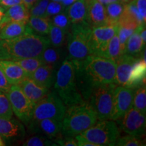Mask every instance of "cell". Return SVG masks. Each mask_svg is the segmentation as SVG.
I'll list each match as a JSON object with an SVG mask.
<instances>
[{"instance_id":"obj_16","label":"cell","mask_w":146,"mask_h":146,"mask_svg":"<svg viewBox=\"0 0 146 146\" xmlns=\"http://www.w3.org/2000/svg\"><path fill=\"white\" fill-rule=\"evenodd\" d=\"M25 128L21 122L14 118H0V135L5 139H14L23 137Z\"/></svg>"},{"instance_id":"obj_41","label":"cell","mask_w":146,"mask_h":146,"mask_svg":"<svg viewBox=\"0 0 146 146\" xmlns=\"http://www.w3.org/2000/svg\"><path fill=\"white\" fill-rule=\"evenodd\" d=\"M10 86L11 85L8 83L4 73L0 68V91H3L5 94H7Z\"/></svg>"},{"instance_id":"obj_19","label":"cell","mask_w":146,"mask_h":146,"mask_svg":"<svg viewBox=\"0 0 146 146\" xmlns=\"http://www.w3.org/2000/svg\"><path fill=\"white\" fill-rule=\"evenodd\" d=\"M30 16L29 10L23 3L14 5L5 10L1 27L10 22L27 24Z\"/></svg>"},{"instance_id":"obj_45","label":"cell","mask_w":146,"mask_h":146,"mask_svg":"<svg viewBox=\"0 0 146 146\" xmlns=\"http://www.w3.org/2000/svg\"><path fill=\"white\" fill-rule=\"evenodd\" d=\"M99 2L104 5V6H106V5L110 4V3H114V2H118V1H120V0H98Z\"/></svg>"},{"instance_id":"obj_33","label":"cell","mask_w":146,"mask_h":146,"mask_svg":"<svg viewBox=\"0 0 146 146\" xmlns=\"http://www.w3.org/2000/svg\"><path fill=\"white\" fill-rule=\"evenodd\" d=\"M13 116V111L6 94L0 91V118H11Z\"/></svg>"},{"instance_id":"obj_17","label":"cell","mask_w":146,"mask_h":146,"mask_svg":"<svg viewBox=\"0 0 146 146\" xmlns=\"http://www.w3.org/2000/svg\"><path fill=\"white\" fill-rule=\"evenodd\" d=\"M0 68L10 85H18L28 77L25 70L13 60H0Z\"/></svg>"},{"instance_id":"obj_24","label":"cell","mask_w":146,"mask_h":146,"mask_svg":"<svg viewBox=\"0 0 146 146\" xmlns=\"http://www.w3.org/2000/svg\"><path fill=\"white\" fill-rule=\"evenodd\" d=\"M141 26L142 25L138 27L129 38L124 54L135 58H141L140 56L143 55L145 44L143 43L139 35V31Z\"/></svg>"},{"instance_id":"obj_48","label":"cell","mask_w":146,"mask_h":146,"mask_svg":"<svg viewBox=\"0 0 146 146\" xmlns=\"http://www.w3.org/2000/svg\"><path fill=\"white\" fill-rule=\"evenodd\" d=\"M121 2H123V3H125V4H127V3L131 2V1H132L133 0H120Z\"/></svg>"},{"instance_id":"obj_20","label":"cell","mask_w":146,"mask_h":146,"mask_svg":"<svg viewBox=\"0 0 146 146\" xmlns=\"http://www.w3.org/2000/svg\"><path fill=\"white\" fill-rule=\"evenodd\" d=\"M27 33H33L27 24L10 22L3 25L0 29V39H12Z\"/></svg>"},{"instance_id":"obj_11","label":"cell","mask_w":146,"mask_h":146,"mask_svg":"<svg viewBox=\"0 0 146 146\" xmlns=\"http://www.w3.org/2000/svg\"><path fill=\"white\" fill-rule=\"evenodd\" d=\"M120 129L128 135L141 137L145 134V115L131 107L120 119L117 120Z\"/></svg>"},{"instance_id":"obj_8","label":"cell","mask_w":146,"mask_h":146,"mask_svg":"<svg viewBox=\"0 0 146 146\" xmlns=\"http://www.w3.org/2000/svg\"><path fill=\"white\" fill-rule=\"evenodd\" d=\"M66 106L56 91L48 94L35 106L31 121L52 118L62 121Z\"/></svg>"},{"instance_id":"obj_9","label":"cell","mask_w":146,"mask_h":146,"mask_svg":"<svg viewBox=\"0 0 146 146\" xmlns=\"http://www.w3.org/2000/svg\"><path fill=\"white\" fill-rule=\"evenodd\" d=\"M12 111L21 121L29 125L31 121L35 106L23 92L18 85H11L6 94Z\"/></svg>"},{"instance_id":"obj_15","label":"cell","mask_w":146,"mask_h":146,"mask_svg":"<svg viewBox=\"0 0 146 146\" xmlns=\"http://www.w3.org/2000/svg\"><path fill=\"white\" fill-rule=\"evenodd\" d=\"M87 5V22L91 28L108 25L105 6L98 0H85Z\"/></svg>"},{"instance_id":"obj_30","label":"cell","mask_w":146,"mask_h":146,"mask_svg":"<svg viewBox=\"0 0 146 146\" xmlns=\"http://www.w3.org/2000/svg\"><path fill=\"white\" fill-rule=\"evenodd\" d=\"M68 33H66L63 29L59 27L51 25L50 32H49V39L50 41V45L56 48H60L62 46L65 40V36Z\"/></svg>"},{"instance_id":"obj_27","label":"cell","mask_w":146,"mask_h":146,"mask_svg":"<svg viewBox=\"0 0 146 146\" xmlns=\"http://www.w3.org/2000/svg\"><path fill=\"white\" fill-rule=\"evenodd\" d=\"M125 4L121 1L110 3V4L106 5V14L108 25L118 24L120 16L125 10Z\"/></svg>"},{"instance_id":"obj_12","label":"cell","mask_w":146,"mask_h":146,"mask_svg":"<svg viewBox=\"0 0 146 146\" xmlns=\"http://www.w3.org/2000/svg\"><path fill=\"white\" fill-rule=\"evenodd\" d=\"M135 90V89L116 85L114 90L111 120L117 121L133 107Z\"/></svg>"},{"instance_id":"obj_23","label":"cell","mask_w":146,"mask_h":146,"mask_svg":"<svg viewBox=\"0 0 146 146\" xmlns=\"http://www.w3.org/2000/svg\"><path fill=\"white\" fill-rule=\"evenodd\" d=\"M66 12L68 14L71 25L87 23V5L85 0H76L68 8H66Z\"/></svg>"},{"instance_id":"obj_49","label":"cell","mask_w":146,"mask_h":146,"mask_svg":"<svg viewBox=\"0 0 146 146\" xmlns=\"http://www.w3.org/2000/svg\"><path fill=\"white\" fill-rule=\"evenodd\" d=\"M51 1H58V2H60V0H51Z\"/></svg>"},{"instance_id":"obj_29","label":"cell","mask_w":146,"mask_h":146,"mask_svg":"<svg viewBox=\"0 0 146 146\" xmlns=\"http://www.w3.org/2000/svg\"><path fill=\"white\" fill-rule=\"evenodd\" d=\"M133 107L145 115L146 113V87L145 84L137 87L135 90Z\"/></svg>"},{"instance_id":"obj_10","label":"cell","mask_w":146,"mask_h":146,"mask_svg":"<svg viewBox=\"0 0 146 146\" xmlns=\"http://www.w3.org/2000/svg\"><path fill=\"white\" fill-rule=\"evenodd\" d=\"M118 24H114L91 28V47L92 55L103 57L109 41L118 33Z\"/></svg>"},{"instance_id":"obj_35","label":"cell","mask_w":146,"mask_h":146,"mask_svg":"<svg viewBox=\"0 0 146 146\" xmlns=\"http://www.w3.org/2000/svg\"><path fill=\"white\" fill-rule=\"evenodd\" d=\"M118 146H143L145 145V142L140 139V137H136L128 135L118 139L116 145Z\"/></svg>"},{"instance_id":"obj_14","label":"cell","mask_w":146,"mask_h":146,"mask_svg":"<svg viewBox=\"0 0 146 146\" xmlns=\"http://www.w3.org/2000/svg\"><path fill=\"white\" fill-rule=\"evenodd\" d=\"M140 58H135L126 54H122L116 61V76L114 83L119 86L127 87L131 69L135 62Z\"/></svg>"},{"instance_id":"obj_39","label":"cell","mask_w":146,"mask_h":146,"mask_svg":"<svg viewBox=\"0 0 146 146\" xmlns=\"http://www.w3.org/2000/svg\"><path fill=\"white\" fill-rule=\"evenodd\" d=\"M55 143L58 144V145L62 146H78L77 142L75 138H73V137H67L64 136V137H58L57 138H55L53 139Z\"/></svg>"},{"instance_id":"obj_40","label":"cell","mask_w":146,"mask_h":146,"mask_svg":"<svg viewBox=\"0 0 146 146\" xmlns=\"http://www.w3.org/2000/svg\"><path fill=\"white\" fill-rule=\"evenodd\" d=\"M137 8L143 18L144 21H146V0H133Z\"/></svg>"},{"instance_id":"obj_47","label":"cell","mask_w":146,"mask_h":146,"mask_svg":"<svg viewBox=\"0 0 146 146\" xmlns=\"http://www.w3.org/2000/svg\"><path fill=\"white\" fill-rule=\"evenodd\" d=\"M3 145H5L4 141H3L2 137L0 135V146H3Z\"/></svg>"},{"instance_id":"obj_34","label":"cell","mask_w":146,"mask_h":146,"mask_svg":"<svg viewBox=\"0 0 146 146\" xmlns=\"http://www.w3.org/2000/svg\"><path fill=\"white\" fill-rule=\"evenodd\" d=\"M26 146H56L58 144L50 140L45 136H33L27 140L23 144Z\"/></svg>"},{"instance_id":"obj_46","label":"cell","mask_w":146,"mask_h":146,"mask_svg":"<svg viewBox=\"0 0 146 146\" xmlns=\"http://www.w3.org/2000/svg\"><path fill=\"white\" fill-rule=\"evenodd\" d=\"M5 9L0 5V29H1V26H2V22L5 16Z\"/></svg>"},{"instance_id":"obj_22","label":"cell","mask_w":146,"mask_h":146,"mask_svg":"<svg viewBox=\"0 0 146 146\" xmlns=\"http://www.w3.org/2000/svg\"><path fill=\"white\" fill-rule=\"evenodd\" d=\"M146 61L140 58L133 64L127 87L136 89L137 87L145 84Z\"/></svg>"},{"instance_id":"obj_3","label":"cell","mask_w":146,"mask_h":146,"mask_svg":"<svg viewBox=\"0 0 146 146\" xmlns=\"http://www.w3.org/2000/svg\"><path fill=\"white\" fill-rule=\"evenodd\" d=\"M54 89L66 106L85 102L78 87L75 66L68 58L62 61L56 72Z\"/></svg>"},{"instance_id":"obj_4","label":"cell","mask_w":146,"mask_h":146,"mask_svg":"<svg viewBox=\"0 0 146 146\" xmlns=\"http://www.w3.org/2000/svg\"><path fill=\"white\" fill-rule=\"evenodd\" d=\"M96 113L88 102L69 106L62 120V133L64 136L74 137L92 127L98 121Z\"/></svg>"},{"instance_id":"obj_13","label":"cell","mask_w":146,"mask_h":146,"mask_svg":"<svg viewBox=\"0 0 146 146\" xmlns=\"http://www.w3.org/2000/svg\"><path fill=\"white\" fill-rule=\"evenodd\" d=\"M29 127L35 133H41L50 139L57 138L62 133V121L52 118H45L37 121H31Z\"/></svg>"},{"instance_id":"obj_18","label":"cell","mask_w":146,"mask_h":146,"mask_svg":"<svg viewBox=\"0 0 146 146\" xmlns=\"http://www.w3.org/2000/svg\"><path fill=\"white\" fill-rule=\"evenodd\" d=\"M18 85L34 106L41 101L49 92L48 89L39 86L29 77L25 78Z\"/></svg>"},{"instance_id":"obj_43","label":"cell","mask_w":146,"mask_h":146,"mask_svg":"<svg viewBox=\"0 0 146 146\" xmlns=\"http://www.w3.org/2000/svg\"><path fill=\"white\" fill-rule=\"evenodd\" d=\"M22 1H23V4L25 5L29 10H30V9L31 8L36 2H38L39 0H22Z\"/></svg>"},{"instance_id":"obj_6","label":"cell","mask_w":146,"mask_h":146,"mask_svg":"<svg viewBox=\"0 0 146 146\" xmlns=\"http://www.w3.org/2000/svg\"><path fill=\"white\" fill-rule=\"evenodd\" d=\"M115 83L94 87L88 97V104L96 113L98 120H111Z\"/></svg>"},{"instance_id":"obj_7","label":"cell","mask_w":146,"mask_h":146,"mask_svg":"<svg viewBox=\"0 0 146 146\" xmlns=\"http://www.w3.org/2000/svg\"><path fill=\"white\" fill-rule=\"evenodd\" d=\"M79 135L98 146H112L120 137V131L114 120H102Z\"/></svg>"},{"instance_id":"obj_32","label":"cell","mask_w":146,"mask_h":146,"mask_svg":"<svg viewBox=\"0 0 146 146\" xmlns=\"http://www.w3.org/2000/svg\"><path fill=\"white\" fill-rule=\"evenodd\" d=\"M50 21L53 25H55V26L63 29L66 33L68 32L71 26V23L68 16V14L66 12V10L64 12H61V13H59L53 16Z\"/></svg>"},{"instance_id":"obj_31","label":"cell","mask_w":146,"mask_h":146,"mask_svg":"<svg viewBox=\"0 0 146 146\" xmlns=\"http://www.w3.org/2000/svg\"><path fill=\"white\" fill-rule=\"evenodd\" d=\"M122 55L118 35H115L109 41L103 57L114 60L115 62Z\"/></svg>"},{"instance_id":"obj_2","label":"cell","mask_w":146,"mask_h":146,"mask_svg":"<svg viewBox=\"0 0 146 146\" xmlns=\"http://www.w3.org/2000/svg\"><path fill=\"white\" fill-rule=\"evenodd\" d=\"M50 45L47 36L27 33L12 39H0V60L39 58Z\"/></svg>"},{"instance_id":"obj_28","label":"cell","mask_w":146,"mask_h":146,"mask_svg":"<svg viewBox=\"0 0 146 146\" xmlns=\"http://www.w3.org/2000/svg\"><path fill=\"white\" fill-rule=\"evenodd\" d=\"M13 61L15 62L25 70L29 78L40 66L43 64L40 57L23 58V59L14 60Z\"/></svg>"},{"instance_id":"obj_1","label":"cell","mask_w":146,"mask_h":146,"mask_svg":"<svg viewBox=\"0 0 146 146\" xmlns=\"http://www.w3.org/2000/svg\"><path fill=\"white\" fill-rule=\"evenodd\" d=\"M74 66L78 89L86 99L94 87L114 83L116 68L114 60L90 55Z\"/></svg>"},{"instance_id":"obj_42","label":"cell","mask_w":146,"mask_h":146,"mask_svg":"<svg viewBox=\"0 0 146 146\" xmlns=\"http://www.w3.org/2000/svg\"><path fill=\"white\" fill-rule=\"evenodd\" d=\"M22 3H23L22 0H0V5L5 10L11 6Z\"/></svg>"},{"instance_id":"obj_26","label":"cell","mask_w":146,"mask_h":146,"mask_svg":"<svg viewBox=\"0 0 146 146\" xmlns=\"http://www.w3.org/2000/svg\"><path fill=\"white\" fill-rule=\"evenodd\" d=\"M61 58V52L59 49L50 47V45L45 49L40 56L43 64L47 65L54 69L59 64Z\"/></svg>"},{"instance_id":"obj_37","label":"cell","mask_w":146,"mask_h":146,"mask_svg":"<svg viewBox=\"0 0 146 146\" xmlns=\"http://www.w3.org/2000/svg\"><path fill=\"white\" fill-rule=\"evenodd\" d=\"M50 0H39L29 10L31 16L45 17V12Z\"/></svg>"},{"instance_id":"obj_25","label":"cell","mask_w":146,"mask_h":146,"mask_svg":"<svg viewBox=\"0 0 146 146\" xmlns=\"http://www.w3.org/2000/svg\"><path fill=\"white\" fill-rule=\"evenodd\" d=\"M27 25L33 33L44 36L49 34L52 23L49 18L30 16Z\"/></svg>"},{"instance_id":"obj_38","label":"cell","mask_w":146,"mask_h":146,"mask_svg":"<svg viewBox=\"0 0 146 146\" xmlns=\"http://www.w3.org/2000/svg\"><path fill=\"white\" fill-rule=\"evenodd\" d=\"M65 10L66 8L60 2L50 1L45 12V17L50 18L51 16H54L56 14L61 13L65 11Z\"/></svg>"},{"instance_id":"obj_21","label":"cell","mask_w":146,"mask_h":146,"mask_svg":"<svg viewBox=\"0 0 146 146\" xmlns=\"http://www.w3.org/2000/svg\"><path fill=\"white\" fill-rule=\"evenodd\" d=\"M39 86L50 89L55 82L54 68L42 64L29 77Z\"/></svg>"},{"instance_id":"obj_36","label":"cell","mask_w":146,"mask_h":146,"mask_svg":"<svg viewBox=\"0 0 146 146\" xmlns=\"http://www.w3.org/2000/svg\"><path fill=\"white\" fill-rule=\"evenodd\" d=\"M135 29H127L120 26L118 27L117 35L118 36V39H119L120 50H121L122 54H123L124 52H125L126 44H127L128 39L130 37L131 35L135 32Z\"/></svg>"},{"instance_id":"obj_5","label":"cell","mask_w":146,"mask_h":146,"mask_svg":"<svg viewBox=\"0 0 146 146\" xmlns=\"http://www.w3.org/2000/svg\"><path fill=\"white\" fill-rule=\"evenodd\" d=\"M67 34L68 59L74 64H79L88 56L92 55L91 27L87 23L72 24Z\"/></svg>"},{"instance_id":"obj_44","label":"cell","mask_w":146,"mask_h":146,"mask_svg":"<svg viewBox=\"0 0 146 146\" xmlns=\"http://www.w3.org/2000/svg\"><path fill=\"white\" fill-rule=\"evenodd\" d=\"M76 0H60V3L62 4L65 8H68L70 5H72L73 3L75 2Z\"/></svg>"}]
</instances>
